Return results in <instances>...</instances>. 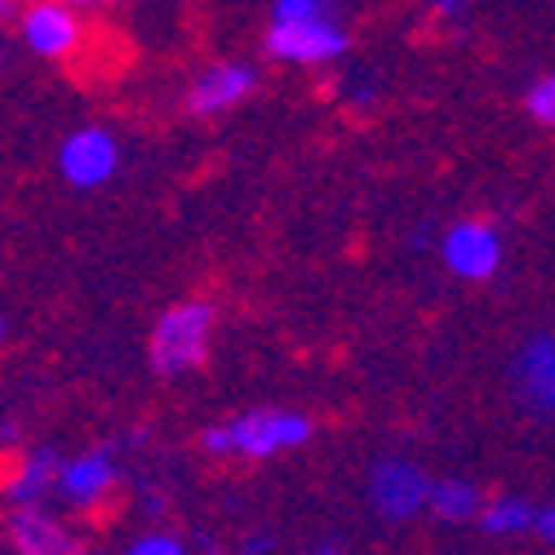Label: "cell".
<instances>
[{
    "mask_svg": "<svg viewBox=\"0 0 555 555\" xmlns=\"http://www.w3.org/2000/svg\"><path fill=\"white\" fill-rule=\"evenodd\" d=\"M334 94H338V103H343L351 116H369V112L378 107V85H374V76H364V72L338 76V80H334Z\"/></svg>",
    "mask_w": 555,
    "mask_h": 555,
    "instance_id": "e0dca14e",
    "label": "cell"
},
{
    "mask_svg": "<svg viewBox=\"0 0 555 555\" xmlns=\"http://www.w3.org/2000/svg\"><path fill=\"white\" fill-rule=\"evenodd\" d=\"M18 10H23V0H0V31H5V27H14Z\"/></svg>",
    "mask_w": 555,
    "mask_h": 555,
    "instance_id": "d4e9b609",
    "label": "cell"
},
{
    "mask_svg": "<svg viewBox=\"0 0 555 555\" xmlns=\"http://www.w3.org/2000/svg\"><path fill=\"white\" fill-rule=\"evenodd\" d=\"M0 542L10 546V555H94L89 533L59 502L5 512V520H0Z\"/></svg>",
    "mask_w": 555,
    "mask_h": 555,
    "instance_id": "9c48e42d",
    "label": "cell"
},
{
    "mask_svg": "<svg viewBox=\"0 0 555 555\" xmlns=\"http://www.w3.org/2000/svg\"><path fill=\"white\" fill-rule=\"evenodd\" d=\"M76 10H85L89 18H103V14H116L120 5H129V0H72Z\"/></svg>",
    "mask_w": 555,
    "mask_h": 555,
    "instance_id": "603a6c76",
    "label": "cell"
},
{
    "mask_svg": "<svg viewBox=\"0 0 555 555\" xmlns=\"http://www.w3.org/2000/svg\"><path fill=\"white\" fill-rule=\"evenodd\" d=\"M116 555H201L192 546V538H182L178 529H165V525H147V529H138L120 542Z\"/></svg>",
    "mask_w": 555,
    "mask_h": 555,
    "instance_id": "9a60e30c",
    "label": "cell"
},
{
    "mask_svg": "<svg viewBox=\"0 0 555 555\" xmlns=\"http://www.w3.org/2000/svg\"><path fill=\"white\" fill-rule=\"evenodd\" d=\"M214 338H218V307L201 294L173 298L169 307L156 311L147 330V369L160 383L192 378L209 364Z\"/></svg>",
    "mask_w": 555,
    "mask_h": 555,
    "instance_id": "7a4b0ae2",
    "label": "cell"
},
{
    "mask_svg": "<svg viewBox=\"0 0 555 555\" xmlns=\"http://www.w3.org/2000/svg\"><path fill=\"white\" fill-rule=\"evenodd\" d=\"M485 502H489V493L472 476H436L427 516L440 520V525H476L480 512H485Z\"/></svg>",
    "mask_w": 555,
    "mask_h": 555,
    "instance_id": "4fadbf2b",
    "label": "cell"
},
{
    "mask_svg": "<svg viewBox=\"0 0 555 555\" xmlns=\"http://www.w3.org/2000/svg\"><path fill=\"white\" fill-rule=\"evenodd\" d=\"M54 169L72 192H103L107 182H116V173L125 169L120 133L112 125H99V120H85V125L67 129L59 138Z\"/></svg>",
    "mask_w": 555,
    "mask_h": 555,
    "instance_id": "52a82bcc",
    "label": "cell"
},
{
    "mask_svg": "<svg viewBox=\"0 0 555 555\" xmlns=\"http://www.w3.org/2000/svg\"><path fill=\"white\" fill-rule=\"evenodd\" d=\"M525 112H529L533 125L555 129V72H542V76L529 80V89H525Z\"/></svg>",
    "mask_w": 555,
    "mask_h": 555,
    "instance_id": "ac0fdd59",
    "label": "cell"
},
{
    "mask_svg": "<svg viewBox=\"0 0 555 555\" xmlns=\"http://www.w3.org/2000/svg\"><path fill=\"white\" fill-rule=\"evenodd\" d=\"M125 489H129L125 444L120 440H94V444H85L76 453H63L54 502L63 506V512H72L76 520H94Z\"/></svg>",
    "mask_w": 555,
    "mask_h": 555,
    "instance_id": "277c9868",
    "label": "cell"
},
{
    "mask_svg": "<svg viewBox=\"0 0 555 555\" xmlns=\"http://www.w3.org/2000/svg\"><path fill=\"white\" fill-rule=\"evenodd\" d=\"M506 383L533 418H555V330H533L516 343Z\"/></svg>",
    "mask_w": 555,
    "mask_h": 555,
    "instance_id": "7c38bea8",
    "label": "cell"
},
{
    "mask_svg": "<svg viewBox=\"0 0 555 555\" xmlns=\"http://www.w3.org/2000/svg\"><path fill=\"white\" fill-rule=\"evenodd\" d=\"M275 551V538L267 533V529H249V533H241V542H236V555H271Z\"/></svg>",
    "mask_w": 555,
    "mask_h": 555,
    "instance_id": "44dd1931",
    "label": "cell"
},
{
    "mask_svg": "<svg viewBox=\"0 0 555 555\" xmlns=\"http://www.w3.org/2000/svg\"><path fill=\"white\" fill-rule=\"evenodd\" d=\"M23 444V423L18 418H0V453H10Z\"/></svg>",
    "mask_w": 555,
    "mask_h": 555,
    "instance_id": "cb8c5ba5",
    "label": "cell"
},
{
    "mask_svg": "<svg viewBox=\"0 0 555 555\" xmlns=\"http://www.w3.org/2000/svg\"><path fill=\"white\" fill-rule=\"evenodd\" d=\"M129 502L138 506V516H147V525H160L169 516V506H173L169 489L156 476H133L129 480Z\"/></svg>",
    "mask_w": 555,
    "mask_h": 555,
    "instance_id": "2e32d148",
    "label": "cell"
},
{
    "mask_svg": "<svg viewBox=\"0 0 555 555\" xmlns=\"http://www.w3.org/2000/svg\"><path fill=\"white\" fill-rule=\"evenodd\" d=\"M10 338H14V320H10V311H0V351L10 347Z\"/></svg>",
    "mask_w": 555,
    "mask_h": 555,
    "instance_id": "4316f807",
    "label": "cell"
},
{
    "mask_svg": "<svg viewBox=\"0 0 555 555\" xmlns=\"http://www.w3.org/2000/svg\"><path fill=\"white\" fill-rule=\"evenodd\" d=\"M262 89V72L249 59H214L182 85V112L192 120H218L241 112Z\"/></svg>",
    "mask_w": 555,
    "mask_h": 555,
    "instance_id": "30bf717a",
    "label": "cell"
},
{
    "mask_svg": "<svg viewBox=\"0 0 555 555\" xmlns=\"http://www.w3.org/2000/svg\"><path fill=\"white\" fill-rule=\"evenodd\" d=\"M436 241H440V227H436L431 218H423L418 227L409 231V249H413V254H427V249L436 254Z\"/></svg>",
    "mask_w": 555,
    "mask_h": 555,
    "instance_id": "ffe728a7",
    "label": "cell"
},
{
    "mask_svg": "<svg viewBox=\"0 0 555 555\" xmlns=\"http://www.w3.org/2000/svg\"><path fill=\"white\" fill-rule=\"evenodd\" d=\"M315 440V418L298 404H249L201 431V453L214 462H275Z\"/></svg>",
    "mask_w": 555,
    "mask_h": 555,
    "instance_id": "6da1fadb",
    "label": "cell"
},
{
    "mask_svg": "<svg viewBox=\"0 0 555 555\" xmlns=\"http://www.w3.org/2000/svg\"><path fill=\"white\" fill-rule=\"evenodd\" d=\"M311 555H347V546H343L338 538H320V542L311 546Z\"/></svg>",
    "mask_w": 555,
    "mask_h": 555,
    "instance_id": "484cf974",
    "label": "cell"
},
{
    "mask_svg": "<svg viewBox=\"0 0 555 555\" xmlns=\"http://www.w3.org/2000/svg\"><path fill=\"white\" fill-rule=\"evenodd\" d=\"M14 36L23 44V54L36 63H80L94 44V27L89 14L76 10L72 0H23V10L14 18Z\"/></svg>",
    "mask_w": 555,
    "mask_h": 555,
    "instance_id": "5b68a950",
    "label": "cell"
},
{
    "mask_svg": "<svg viewBox=\"0 0 555 555\" xmlns=\"http://www.w3.org/2000/svg\"><path fill=\"white\" fill-rule=\"evenodd\" d=\"M431 472L423 462H413L404 453H387L364 472V502L383 525H413L427 516L431 502Z\"/></svg>",
    "mask_w": 555,
    "mask_h": 555,
    "instance_id": "8992f818",
    "label": "cell"
},
{
    "mask_svg": "<svg viewBox=\"0 0 555 555\" xmlns=\"http://www.w3.org/2000/svg\"><path fill=\"white\" fill-rule=\"evenodd\" d=\"M533 525H538V502H529L525 493H489L485 512L476 520V529L493 542L533 538Z\"/></svg>",
    "mask_w": 555,
    "mask_h": 555,
    "instance_id": "5bb4252c",
    "label": "cell"
},
{
    "mask_svg": "<svg viewBox=\"0 0 555 555\" xmlns=\"http://www.w3.org/2000/svg\"><path fill=\"white\" fill-rule=\"evenodd\" d=\"M533 538H538L546 551H555V498L538 506V525H533Z\"/></svg>",
    "mask_w": 555,
    "mask_h": 555,
    "instance_id": "7402d4cb",
    "label": "cell"
},
{
    "mask_svg": "<svg viewBox=\"0 0 555 555\" xmlns=\"http://www.w3.org/2000/svg\"><path fill=\"white\" fill-rule=\"evenodd\" d=\"M436 262L462 285H489L506 262V241L493 218H453L440 227Z\"/></svg>",
    "mask_w": 555,
    "mask_h": 555,
    "instance_id": "ba28073f",
    "label": "cell"
},
{
    "mask_svg": "<svg viewBox=\"0 0 555 555\" xmlns=\"http://www.w3.org/2000/svg\"><path fill=\"white\" fill-rule=\"evenodd\" d=\"M351 50V27L338 10L294 14V18H267L262 27V59L289 72H325L338 67Z\"/></svg>",
    "mask_w": 555,
    "mask_h": 555,
    "instance_id": "3957f363",
    "label": "cell"
},
{
    "mask_svg": "<svg viewBox=\"0 0 555 555\" xmlns=\"http://www.w3.org/2000/svg\"><path fill=\"white\" fill-rule=\"evenodd\" d=\"M63 453L54 444H18L0 457V506L18 512V506H44L54 502Z\"/></svg>",
    "mask_w": 555,
    "mask_h": 555,
    "instance_id": "8fae6325",
    "label": "cell"
},
{
    "mask_svg": "<svg viewBox=\"0 0 555 555\" xmlns=\"http://www.w3.org/2000/svg\"><path fill=\"white\" fill-rule=\"evenodd\" d=\"M423 10H427V18H436V23H462L472 14V0H423Z\"/></svg>",
    "mask_w": 555,
    "mask_h": 555,
    "instance_id": "d6986e66",
    "label": "cell"
}]
</instances>
